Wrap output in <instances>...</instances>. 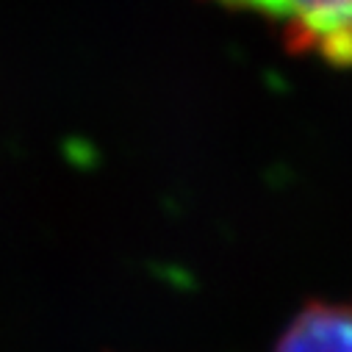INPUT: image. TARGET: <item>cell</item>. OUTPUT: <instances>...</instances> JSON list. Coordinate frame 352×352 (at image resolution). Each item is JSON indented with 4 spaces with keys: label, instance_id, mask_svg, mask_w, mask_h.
Masks as SVG:
<instances>
[{
    "label": "cell",
    "instance_id": "cell-1",
    "mask_svg": "<svg viewBox=\"0 0 352 352\" xmlns=\"http://www.w3.org/2000/svg\"><path fill=\"white\" fill-rule=\"evenodd\" d=\"M280 28L286 45L336 67H352V0H211Z\"/></svg>",
    "mask_w": 352,
    "mask_h": 352
},
{
    "label": "cell",
    "instance_id": "cell-2",
    "mask_svg": "<svg viewBox=\"0 0 352 352\" xmlns=\"http://www.w3.org/2000/svg\"><path fill=\"white\" fill-rule=\"evenodd\" d=\"M275 352H352V305L311 302L289 324Z\"/></svg>",
    "mask_w": 352,
    "mask_h": 352
}]
</instances>
